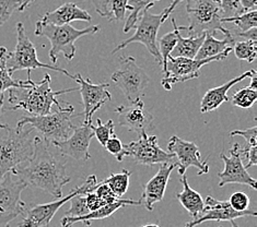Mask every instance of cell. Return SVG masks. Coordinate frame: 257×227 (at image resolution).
Masks as SVG:
<instances>
[{"mask_svg": "<svg viewBox=\"0 0 257 227\" xmlns=\"http://www.w3.org/2000/svg\"><path fill=\"white\" fill-rule=\"evenodd\" d=\"M27 188L21 180L14 179L11 173L6 174L0 180V214L20 215L26 210L27 204L21 199V193Z\"/></svg>", "mask_w": 257, "mask_h": 227, "instance_id": "19", "label": "cell"}, {"mask_svg": "<svg viewBox=\"0 0 257 227\" xmlns=\"http://www.w3.org/2000/svg\"><path fill=\"white\" fill-rule=\"evenodd\" d=\"M8 54L6 47H0V96L5 95V92L12 88H22L28 84L27 80H16L12 78L7 68Z\"/></svg>", "mask_w": 257, "mask_h": 227, "instance_id": "27", "label": "cell"}, {"mask_svg": "<svg viewBox=\"0 0 257 227\" xmlns=\"http://www.w3.org/2000/svg\"><path fill=\"white\" fill-rule=\"evenodd\" d=\"M230 223H231V226H232V227H238V226H237V224L235 223V220H231Z\"/></svg>", "mask_w": 257, "mask_h": 227, "instance_id": "53", "label": "cell"}, {"mask_svg": "<svg viewBox=\"0 0 257 227\" xmlns=\"http://www.w3.org/2000/svg\"><path fill=\"white\" fill-rule=\"evenodd\" d=\"M95 192V194L99 197L104 203L105 204H109V203H113V202H116L118 200L117 197H115V194L111 191V189L108 188V186L106 183H104L103 181L97 183L96 188L93 190Z\"/></svg>", "mask_w": 257, "mask_h": 227, "instance_id": "42", "label": "cell"}, {"mask_svg": "<svg viewBox=\"0 0 257 227\" xmlns=\"http://www.w3.org/2000/svg\"><path fill=\"white\" fill-rule=\"evenodd\" d=\"M34 2H35V0H24V2L21 4V6H20L19 9H18V10H19V11H24L29 7L30 5H31Z\"/></svg>", "mask_w": 257, "mask_h": 227, "instance_id": "49", "label": "cell"}, {"mask_svg": "<svg viewBox=\"0 0 257 227\" xmlns=\"http://www.w3.org/2000/svg\"><path fill=\"white\" fill-rule=\"evenodd\" d=\"M220 157L224 163V169L218 174L220 179L219 187H224L228 183H240L256 189V179L247 173V169L243 164L240 144L235 143L232 145L230 156L221 153Z\"/></svg>", "mask_w": 257, "mask_h": 227, "instance_id": "15", "label": "cell"}, {"mask_svg": "<svg viewBox=\"0 0 257 227\" xmlns=\"http://www.w3.org/2000/svg\"><path fill=\"white\" fill-rule=\"evenodd\" d=\"M90 2L93 4L97 14L104 18H108V14H109L108 8H109V3H111V0H90Z\"/></svg>", "mask_w": 257, "mask_h": 227, "instance_id": "44", "label": "cell"}, {"mask_svg": "<svg viewBox=\"0 0 257 227\" xmlns=\"http://www.w3.org/2000/svg\"><path fill=\"white\" fill-rule=\"evenodd\" d=\"M228 202L230 206L236 212H244L249 208V197L244 191H235Z\"/></svg>", "mask_w": 257, "mask_h": 227, "instance_id": "40", "label": "cell"}, {"mask_svg": "<svg viewBox=\"0 0 257 227\" xmlns=\"http://www.w3.org/2000/svg\"><path fill=\"white\" fill-rule=\"evenodd\" d=\"M115 113L118 115V125L128 131L142 134L154 127V115L146 108L143 100L126 106L120 105L115 108Z\"/></svg>", "mask_w": 257, "mask_h": 227, "instance_id": "17", "label": "cell"}, {"mask_svg": "<svg viewBox=\"0 0 257 227\" xmlns=\"http://www.w3.org/2000/svg\"><path fill=\"white\" fill-rule=\"evenodd\" d=\"M219 227H221V226H219Z\"/></svg>", "mask_w": 257, "mask_h": 227, "instance_id": "56", "label": "cell"}, {"mask_svg": "<svg viewBox=\"0 0 257 227\" xmlns=\"http://www.w3.org/2000/svg\"><path fill=\"white\" fill-rule=\"evenodd\" d=\"M112 81L132 104L142 100L150 83V78L142 67L137 65L136 59L130 56L120 58V68L112 75Z\"/></svg>", "mask_w": 257, "mask_h": 227, "instance_id": "9", "label": "cell"}, {"mask_svg": "<svg viewBox=\"0 0 257 227\" xmlns=\"http://www.w3.org/2000/svg\"><path fill=\"white\" fill-rule=\"evenodd\" d=\"M142 227H160V226L157 225V224H148V225H144Z\"/></svg>", "mask_w": 257, "mask_h": 227, "instance_id": "52", "label": "cell"}, {"mask_svg": "<svg viewBox=\"0 0 257 227\" xmlns=\"http://www.w3.org/2000/svg\"><path fill=\"white\" fill-rule=\"evenodd\" d=\"M256 28L247 31V32H243V33H235V35H233V38L235 39L236 36L237 38L241 39H245V40H249V41H256L257 42V32H256Z\"/></svg>", "mask_w": 257, "mask_h": 227, "instance_id": "45", "label": "cell"}, {"mask_svg": "<svg viewBox=\"0 0 257 227\" xmlns=\"http://www.w3.org/2000/svg\"><path fill=\"white\" fill-rule=\"evenodd\" d=\"M235 42L236 41L233 38L232 33H230L229 35H225L223 40H217L212 34L207 33L205 34V40L203 42V44H201L197 55H196L195 59L201 60L216 57L218 55L228 50V48L233 47Z\"/></svg>", "mask_w": 257, "mask_h": 227, "instance_id": "25", "label": "cell"}, {"mask_svg": "<svg viewBox=\"0 0 257 227\" xmlns=\"http://www.w3.org/2000/svg\"><path fill=\"white\" fill-rule=\"evenodd\" d=\"M20 6L19 0H0V26L7 22Z\"/></svg>", "mask_w": 257, "mask_h": 227, "instance_id": "39", "label": "cell"}, {"mask_svg": "<svg viewBox=\"0 0 257 227\" xmlns=\"http://www.w3.org/2000/svg\"><path fill=\"white\" fill-rule=\"evenodd\" d=\"M257 100V91L248 87L236 91L232 96L233 106L240 108H250Z\"/></svg>", "mask_w": 257, "mask_h": 227, "instance_id": "33", "label": "cell"}, {"mask_svg": "<svg viewBox=\"0 0 257 227\" xmlns=\"http://www.w3.org/2000/svg\"><path fill=\"white\" fill-rule=\"evenodd\" d=\"M169 153L177 158V166H179L180 175H185L189 167H196L198 169L197 175H206L209 173L208 166V158L206 161L201 159L199 148L194 142L183 140L179 137L173 136L170 138L168 143Z\"/></svg>", "mask_w": 257, "mask_h": 227, "instance_id": "14", "label": "cell"}, {"mask_svg": "<svg viewBox=\"0 0 257 227\" xmlns=\"http://www.w3.org/2000/svg\"><path fill=\"white\" fill-rule=\"evenodd\" d=\"M93 137L94 132L92 130V124H82L76 127L68 139L60 141V142H53L52 144L56 146L63 155L70 156L77 161H88L91 157L89 146Z\"/></svg>", "mask_w": 257, "mask_h": 227, "instance_id": "18", "label": "cell"}, {"mask_svg": "<svg viewBox=\"0 0 257 227\" xmlns=\"http://www.w3.org/2000/svg\"><path fill=\"white\" fill-rule=\"evenodd\" d=\"M257 78H256V75L255 76H253L252 78H250V84H249V87L248 88H250V89H253V90H256L257 89Z\"/></svg>", "mask_w": 257, "mask_h": 227, "instance_id": "50", "label": "cell"}, {"mask_svg": "<svg viewBox=\"0 0 257 227\" xmlns=\"http://www.w3.org/2000/svg\"><path fill=\"white\" fill-rule=\"evenodd\" d=\"M85 202H87V207L90 212L95 211L97 208L106 205L99 197H97L94 191L85 193Z\"/></svg>", "mask_w": 257, "mask_h": 227, "instance_id": "43", "label": "cell"}, {"mask_svg": "<svg viewBox=\"0 0 257 227\" xmlns=\"http://www.w3.org/2000/svg\"><path fill=\"white\" fill-rule=\"evenodd\" d=\"M241 7L244 12H248L252 10H256L257 0H240Z\"/></svg>", "mask_w": 257, "mask_h": 227, "instance_id": "47", "label": "cell"}, {"mask_svg": "<svg viewBox=\"0 0 257 227\" xmlns=\"http://www.w3.org/2000/svg\"><path fill=\"white\" fill-rule=\"evenodd\" d=\"M253 216L256 217L257 213L255 210H248L244 212H236L232 208L228 201H220L208 195L205 201V207L203 213L197 218L192 219L191 222L185 224V227H196L205 222H224V220H234L235 218Z\"/></svg>", "mask_w": 257, "mask_h": 227, "instance_id": "16", "label": "cell"}, {"mask_svg": "<svg viewBox=\"0 0 257 227\" xmlns=\"http://www.w3.org/2000/svg\"><path fill=\"white\" fill-rule=\"evenodd\" d=\"M70 202L71 205L69 207V210L65 214V216L79 217L87 215L88 213H90L87 207V202H85V193H79L75 195V197L70 200Z\"/></svg>", "mask_w": 257, "mask_h": 227, "instance_id": "35", "label": "cell"}, {"mask_svg": "<svg viewBox=\"0 0 257 227\" xmlns=\"http://www.w3.org/2000/svg\"><path fill=\"white\" fill-rule=\"evenodd\" d=\"M220 7L221 19L226 18H234L244 14L241 7L240 0H217Z\"/></svg>", "mask_w": 257, "mask_h": 227, "instance_id": "36", "label": "cell"}, {"mask_svg": "<svg viewBox=\"0 0 257 227\" xmlns=\"http://www.w3.org/2000/svg\"><path fill=\"white\" fill-rule=\"evenodd\" d=\"M232 51L234 52L237 59L253 63L257 55V42L249 40L235 42L233 47H232Z\"/></svg>", "mask_w": 257, "mask_h": 227, "instance_id": "32", "label": "cell"}, {"mask_svg": "<svg viewBox=\"0 0 257 227\" xmlns=\"http://www.w3.org/2000/svg\"><path fill=\"white\" fill-rule=\"evenodd\" d=\"M128 2L130 0H111L109 3V14H108V21L114 22V21H124L126 11L130 10L128 7Z\"/></svg>", "mask_w": 257, "mask_h": 227, "instance_id": "37", "label": "cell"}, {"mask_svg": "<svg viewBox=\"0 0 257 227\" xmlns=\"http://www.w3.org/2000/svg\"><path fill=\"white\" fill-rule=\"evenodd\" d=\"M73 80L80 85V93L83 102V124H92V117L101 107L104 106L112 100V95L109 93L107 83L94 84L88 79H84L80 73L73 76Z\"/></svg>", "mask_w": 257, "mask_h": 227, "instance_id": "13", "label": "cell"}, {"mask_svg": "<svg viewBox=\"0 0 257 227\" xmlns=\"http://www.w3.org/2000/svg\"><path fill=\"white\" fill-rule=\"evenodd\" d=\"M222 23H234V26L237 28L236 33L247 32V31L257 28V12L256 10H252L248 12L234 17V18H226V19H221Z\"/></svg>", "mask_w": 257, "mask_h": 227, "instance_id": "31", "label": "cell"}, {"mask_svg": "<svg viewBox=\"0 0 257 227\" xmlns=\"http://www.w3.org/2000/svg\"><path fill=\"white\" fill-rule=\"evenodd\" d=\"M67 227H73V225H69V226H67Z\"/></svg>", "mask_w": 257, "mask_h": 227, "instance_id": "55", "label": "cell"}, {"mask_svg": "<svg viewBox=\"0 0 257 227\" xmlns=\"http://www.w3.org/2000/svg\"><path fill=\"white\" fill-rule=\"evenodd\" d=\"M81 114H75V108L70 104L57 112L43 116H24L18 121L17 127L32 128L40 133V137L48 143L60 142L70 137L76 129L73 118Z\"/></svg>", "mask_w": 257, "mask_h": 227, "instance_id": "4", "label": "cell"}, {"mask_svg": "<svg viewBox=\"0 0 257 227\" xmlns=\"http://www.w3.org/2000/svg\"><path fill=\"white\" fill-rule=\"evenodd\" d=\"M11 174L27 187L41 189L56 199L63 198V188L70 181L65 163L56 158L50 151V143L40 136L34 138L32 157L12 169Z\"/></svg>", "mask_w": 257, "mask_h": 227, "instance_id": "1", "label": "cell"}, {"mask_svg": "<svg viewBox=\"0 0 257 227\" xmlns=\"http://www.w3.org/2000/svg\"><path fill=\"white\" fill-rule=\"evenodd\" d=\"M175 166L177 163L161 164L158 173L145 185L140 201L148 211L154 210L156 204L163 200L170 176Z\"/></svg>", "mask_w": 257, "mask_h": 227, "instance_id": "20", "label": "cell"}, {"mask_svg": "<svg viewBox=\"0 0 257 227\" xmlns=\"http://www.w3.org/2000/svg\"><path fill=\"white\" fill-rule=\"evenodd\" d=\"M19 2H20V3H21V4H22V3H23V2H24V0H19Z\"/></svg>", "mask_w": 257, "mask_h": 227, "instance_id": "54", "label": "cell"}, {"mask_svg": "<svg viewBox=\"0 0 257 227\" xmlns=\"http://www.w3.org/2000/svg\"><path fill=\"white\" fill-rule=\"evenodd\" d=\"M205 40V34L198 38H182V35L177 34V42L172 54L174 58H187L195 59L199 48Z\"/></svg>", "mask_w": 257, "mask_h": 227, "instance_id": "26", "label": "cell"}, {"mask_svg": "<svg viewBox=\"0 0 257 227\" xmlns=\"http://www.w3.org/2000/svg\"><path fill=\"white\" fill-rule=\"evenodd\" d=\"M255 75H256V71L254 69L248 70L242 73L241 76H238L234 79H231L230 81L220 85V87L208 90L205 93V95L203 96V99H201L200 112L203 114H207L209 112H212V110H216L217 108L221 106L223 103L229 102L228 91L236 83L242 82L243 80H245L247 78L250 79Z\"/></svg>", "mask_w": 257, "mask_h": 227, "instance_id": "21", "label": "cell"}, {"mask_svg": "<svg viewBox=\"0 0 257 227\" xmlns=\"http://www.w3.org/2000/svg\"><path fill=\"white\" fill-rule=\"evenodd\" d=\"M132 173L127 169H121L120 173L111 174L103 182L106 183L111 191L115 194V197L121 199V197L127 192L130 187V179Z\"/></svg>", "mask_w": 257, "mask_h": 227, "instance_id": "29", "label": "cell"}, {"mask_svg": "<svg viewBox=\"0 0 257 227\" xmlns=\"http://www.w3.org/2000/svg\"><path fill=\"white\" fill-rule=\"evenodd\" d=\"M92 18L88 11L78 7L76 4L67 3L54 11H48L43 16L42 22L53 26H68L73 21L91 22Z\"/></svg>", "mask_w": 257, "mask_h": 227, "instance_id": "22", "label": "cell"}, {"mask_svg": "<svg viewBox=\"0 0 257 227\" xmlns=\"http://www.w3.org/2000/svg\"><path fill=\"white\" fill-rule=\"evenodd\" d=\"M5 95H3V96H0V117H2V115L5 113L4 112V101H5V97H4Z\"/></svg>", "mask_w": 257, "mask_h": 227, "instance_id": "51", "label": "cell"}, {"mask_svg": "<svg viewBox=\"0 0 257 227\" xmlns=\"http://www.w3.org/2000/svg\"><path fill=\"white\" fill-rule=\"evenodd\" d=\"M232 52V47L228 48L216 57L196 60V59H187V58H174L169 56L165 71L163 72V79L161 85L167 90H172L173 84L179 82H185L188 80H193L200 76L201 67L212 63V61L223 60L229 56Z\"/></svg>", "mask_w": 257, "mask_h": 227, "instance_id": "10", "label": "cell"}, {"mask_svg": "<svg viewBox=\"0 0 257 227\" xmlns=\"http://www.w3.org/2000/svg\"><path fill=\"white\" fill-rule=\"evenodd\" d=\"M181 182L183 185V190L176 194V198L179 199L185 210L191 214L193 219L197 218L204 211L205 200L196 190L189 187L186 175H182Z\"/></svg>", "mask_w": 257, "mask_h": 227, "instance_id": "24", "label": "cell"}, {"mask_svg": "<svg viewBox=\"0 0 257 227\" xmlns=\"http://www.w3.org/2000/svg\"><path fill=\"white\" fill-rule=\"evenodd\" d=\"M97 180L94 175H90L81 186L72 189L65 198L57 199L56 201L48 202L44 204H38L32 207H26L23 212V219L19 227H48L51 220L56 215V213L62 205L70 201L79 193L92 192L97 186Z\"/></svg>", "mask_w": 257, "mask_h": 227, "instance_id": "8", "label": "cell"}, {"mask_svg": "<svg viewBox=\"0 0 257 227\" xmlns=\"http://www.w3.org/2000/svg\"><path fill=\"white\" fill-rule=\"evenodd\" d=\"M7 68L10 75L12 76L17 71L28 70L31 71L34 69H47L63 73V75L69 77L73 80V76L65 70L59 68L57 66L47 65L42 63L38 58V53L31 40L27 35L26 29L23 23H17V45L14 52L8 54L7 59Z\"/></svg>", "mask_w": 257, "mask_h": 227, "instance_id": "7", "label": "cell"}, {"mask_svg": "<svg viewBox=\"0 0 257 227\" xmlns=\"http://www.w3.org/2000/svg\"><path fill=\"white\" fill-rule=\"evenodd\" d=\"M186 11L189 21L186 31L189 38H198L207 33L215 35L216 32H221L224 36L231 33L221 22L217 0H187Z\"/></svg>", "mask_w": 257, "mask_h": 227, "instance_id": "6", "label": "cell"}, {"mask_svg": "<svg viewBox=\"0 0 257 227\" xmlns=\"http://www.w3.org/2000/svg\"><path fill=\"white\" fill-rule=\"evenodd\" d=\"M51 82V76L46 73L44 79L36 83L32 81L31 71H28V84L22 88H12L8 91L10 106L4 108V112L23 109L30 114L29 116L48 115L52 113L53 105H56L58 109L63 108L57 100V96L79 90V88H72L53 91Z\"/></svg>", "mask_w": 257, "mask_h": 227, "instance_id": "2", "label": "cell"}, {"mask_svg": "<svg viewBox=\"0 0 257 227\" xmlns=\"http://www.w3.org/2000/svg\"><path fill=\"white\" fill-rule=\"evenodd\" d=\"M92 130L94 132V137H96L100 144L105 146L107 141L113 138L115 134V124L112 119H109L106 124H103L100 118L96 119V126L92 125Z\"/></svg>", "mask_w": 257, "mask_h": 227, "instance_id": "34", "label": "cell"}, {"mask_svg": "<svg viewBox=\"0 0 257 227\" xmlns=\"http://www.w3.org/2000/svg\"><path fill=\"white\" fill-rule=\"evenodd\" d=\"M162 23V14L154 15L149 12V10L144 11L143 16L140 17L139 22H137L136 27H135L136 28V32L130 39L119 43L114 48L112 54L126 48L128 45L133 44V43H140V44L144 45L148 50V52L152 55V57L156 59V61H158L159 65L162 66V59L158 47V32Z\"/></svg>", "mask_w": 257, "mask_h": 227, "instance_id": "11", "label": "cell"}, {"mask_svg": "<svg viewBox=\"0 0 257 227\" xmlns=\"http://www.w3.org/2000/svg\"><path fill=\"white\" fill-rule=\"evenodd\" d=\"M231 137L241 136L246 141L245 148H253L257 146V127L253 126L248 129H244V130H233L230 132Z\"/></svg>", "mask_w": 257, "mask_h": 227, "instance_id": "41", "label": "cell"}, {"mask_svg": "<svg viewBox=\"0 0 257 227\" xmlns=\"http://www.w3.org/2000/svg\"><path fill=\"white\" fill-rule=\"evenodd\" d=\"M173 26V31L168 34L163 35L162 38L159 40V53H160V56L162 59V71H165V67H167L168 58L172 54L174 47L177 42V34L180 33V31H186V27H179L176 24V21L174 18L171 19Z\"/></svg>", "mask_w": 257, "mask_h": 227, "instance_id": "28", "label": "cell"}, {"mask_svg": "<svg viewBox=\"0 0 257 227\" xmlns=\"http://www.w3.org/2000/svg\"><path fill=\"white\" fill-rule=\"evenodd\" d=\"M184 2V0H172V4L170 5V7H168L167 9H165L163 12H162V21L164 22L165 20H168L170 18V15L172 14V12L174 11V9L176 8V6L179 5L180 3Z\"/></svg>", "mask_w": 257, "mask_h": 227, "instance_id": "46", "label": "cell"}, {"mask_svg": "<svg viewBox=\"0 0 257 227\" xmlns=\"http://www.w3.org/2000/svg\"><path fill=\"white\" fill-rule=\"evenodd\" d=\"M100 29V26H93L83 30H77L70 24L53 26L40 20L35 24V35L44 36L50 41L52 45L50 58L53 64H57L59 54H63L66 59L72 60L76 56V41L84 35L95 34L99 32Z\"/></svg>", "mask_w": 257, "mask_h": 227, "instance_id": "5", "label": "cell"}, {"mask_svg": "<svg viewBox=\"0 0 257 227\" xmlns=\"http://www.w3.org/2000/svg\"><path fill=\"white\" fill-rule=\"evenodd\" d=\"M16 217L15 214H0V227H10V222Z\"/></svg>", "mask_w": 257, "mask_h": 227, "instance_id": "48", "label": "cell"}, {"mask_svg": "<svg viewBox=\"0 0 257 227\" xmlns=\"http://www.w3.org/2000/svg\"><path fill=\"white\" fill-rule=\"evenodd\" d=\"M34 138L32 128H12L7 124H0V180L32 157Z\"/></svg>", "mask_w": 257, "mask_h": 227, "instance_id": "3", "label": "cell"}, {"mask_svg": "<svg viewBox=\"0 0 257 227\" xmlns=\"http://www.w3.org/2000/svg\"><path fill=\"white\" fill-rule=\"evenodd\" d=\"M104 148L116 157L117 162H121L126 156H128V152L125 148V145L121 143V141L116 136L109 139Z\"/></svg>", "mask_w": 257, "mask_h": 227, "instance_id": "38", "label": "cell"}, {"mask_svg": "<svg viewBox=\"0 0 257 227\" xmlns=\"http://www.w3.org/2000/svg\"><path fill=\"white\" fill-rule=\"evenodd\" d=\"M128 156L135 162L145 166H152L156 164L174 163L172 153L165 152L158 143V137L148 136L146 132L139 134V138L125 145Z\"/></svg>", "mask_w": 257, "mask_h": 227, "instance_id": "12", "label": "cell"}, {"mask_svg": "<svg viewBox=\"0 0 257 227\" xmlns=\"http://www.w3.org/2000/svg\"><path fill=\"white\" fill-rule=\"evenodd\" d=\"M142 204V201L140 200H132V199H118L116 202L113 203H109L104 205L100 208H97L95 211H92L88 213L87 215L79 216V217H69V216H64L62 218V227H67L69 225H73L78 222H82L85 224L87 227H90V224L94 219H103L108 216H111L114 212H116L118 208L126 206V205H140Z\"/></svg>", "mask_w": 257, "mask_h": 227, "instance_id": "23", "label": "cell"}, {"mask_svg": "<svg viewBox=\"0 0 257 227\" xmlns=\"http://www.w3.org/2000/svg\"><path fill=\"white\" fill-rule=\"evenodd\" d=\"M157 2H160V0H130L128 7H130L131 15L128 16L126 20L123 30L124 33H128L132 29L136 27L139 15L146 10H149Z\"/></svg>", "mask_w": 257, "mask_h": 227, "instance_id": "30", "label": "cell"}]
</instances>
